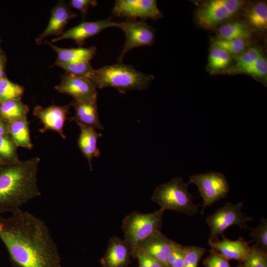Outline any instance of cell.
Returning a JSON list of instances; mask_svg holds the SVG:
<instances>
[{"label": "cell", "instance_id": "1", "mask_svg": "<svg viewBox=\"0 0 267 267\" xmlns=\"http://www.w3.org/2000/svg\"><path fill=\"white\" fill-rule=\"evenodd\" d=\"M0 239L14 267H62L57 247L44 221L21 209L0 215Z\"/></svg>", "mask_w": 267, "mask_h": 267}, {"label": "cell", "instance_id": "2", "mask_svg": "<svg viewBox=\"0 0 267 267\" xmlns=\"http://www.w3.org/2000/svg\"><path fill=\"white\" fill-rule=\"evenodd\" d=\"M40 159L0 166V215L21 209L24 204L41 195L37 175Z\"/></svg>", "mask_w": 267, "mask_h": 267}, {"label": "cell", "instance_id": "3", "mask_svg": "<svg viewBox=\"0 0 267 267\" xmlns=\"http://www.w3.org/2000/svg\"><path fill=\"white\" fill-rule=\"evenodd\" d=\"M154 79L151 74L140 72L129 65L117 63L94 70L89 80L97 89L113 88L125 93L131 90L145 89Z\"/></svg>", "mask_w": 267, "mask_h": 267}, {"label": "cell", "instance_id": "4", "mask_svg": "<svg viewBox=\"0 0 267 267\" xmlns=\"http://www.w3.org/2000/svg\"><path fill=\"white\" fill-rule=\"evenodd\" d=\"M188 184L181 177L175 178L158 186L153 191L151 199L164 211L172 210L193 216L197 213L198 208L188 190Z\"/></svg>", "mask_w": 267, "mask_h": 267}, {"label": "cell", "instance_id": "5", "mask_svg": "<svg viewBox=\"0 0 267 267\" xmlns=\"http://www.w3.org/2000/svg\"><path fill=\"white\" fill-rule=\"evenodd\" d=\"M164 211L154 212H133L124 219L122 228L124 240L129 245L133 256L139 246L155 233L161 231Z\"/></svg>", "mask_w": 267, "mask_h": 267}, {"label": "cell", "instance_id": "6", "mask_svg": "<svg viewBox=\"0 0 267 267\" xmlns=\"http://www.w3.org/2000/svg\"><path fill=\"white\" fill-rule=\"evenodd\" d=\"M244 4V1L240 0L206 1L195 11L196 22L204 29L215 28L236 15Z\"/></svg>", "mask_w": 267, "mask_h": 267}, {"label": "cell", "instance_id": "7", "mask_svg": "<svg viewBox=\"0 0 267 267\" xmlns=\"http://www.w3.org/2000/svg\"><path fill=\"white\" fill-rule=\"evenodd\" d=\"M243 203L232 204L226 202L222 207L217 210L206 220L210 229L209 241L218 239L219 235H222L223 231L232 225L241 228H249L248 222L253 219L244 215L242 212Z\"/></svg>", "mask_w": 267, "mask_h": 267}, {"label": "cell", "instance_id": "8", "mask_svg": "<svg viewBox=\"0 0 267 267\" xmlns=\"http://www.w3.org/2000/svg\"><path fill=\"white\" fill-rule=\"evenodd\" d=\"M188 183L194 184L199 190L203 201L202 214L207 207L225 198L229 190L225 176L219 172L193 175L190 177Z\"/></svg>", "mask_w": 267, "mask_h": 267}, {"label": "cell", "instance_id": "9", "mask_svg": "<svg viewBox=\"0 0 267 267\" xmlns=\"http://www.w3.org/2000/svg\"><path fill=\"white\" fill-rule=\"evenodd\" d=\"M118 28L125 35V43L118 57L121 62L125 55L132 49L143 46H151L154 41L155 30L150 25L142 21L127 19L119 23Z\"/></svg>", "mask_w": 267, "mask_h": 267}, {"label": "cell", "instance_id": "10", "mask_svg": "<svg viewBox=\"0 0 267 267\" xmlns=\"http://www.w3.org/2000/svg\"><path fill=\"white\" fill-rule=\"evenodd\" d=\"M112 13L127 19L140 18L157 20L163 16L155 0H117Z\"/></svg>", "mask_w": 267, "mask_h": 267}, {"label": "cell", "instance_id": "11", "mask_svg": "<svg viewBox=\"0 0 267 267\" xmlns=\"http://www.w3.org/2000/svg\"><path fill=\"white\" fill-rule=\"evenodd\" d=\"M55 89L79 102H97L96 87L91 81L82 77L66 73Z\"/></svg>", "mask_w": 267, "mask_h": 267}, {"label": "cell", "instance_id": "12", "mask_svg": "<svg viewBox=\"0 0 267 267\" xmlns=\"http://www.w3.org/2000/svg\"><path fill=\"white\" fill-rule=\"evenodd\" d=\"M71 105L57 106L52 105L45 108L40 105L36 106L33 110V115L37 117L43 125L40 129L41 133L48 130L58 133L63 139L66 136L63 132V128L68 119Z\"/></svg>", "mask_w": 267, "mask_h": 267}, {"label": "cell", "instance_id": "13", "mask_svg": "<svg viewBox=\"0 0 267 267\" xmlns=\"http://www.w3.org/2000/svg\"><path fill=\"white\" fill-rule=\"evenodd\" d=\"M119 22L109 19L95 21L84 22L64 32L60 36L52 39V42H56L64 39L74 40L78 45L82 46L85 40L98 34L103 30L110 27H118Z\"/></svg>", "mask_w": 267, "mask_h": 267}, {"label": "cell", "instance_id": "14", "mask_svg": "<svg viewBox=\"0 0 267 267\" xmlns=\"http://www.w3.org/2000/svg\"><path fill=\"white\" fill-rule=\"evenodd\" d=\"M77 16V14L70 9L64 1H59L51 9L50 18L47 27L36 38V43L42 44L44 39L50 36H61L64 33V28L68 22Z\"/></svg>", "mask_w": 267, "mask_h": 267}, {"label": "cell", "instance_id": "15", "mask_svg": "<svg viewBox=\"0 0 267 267\" xmlns=\"http://www.w3.org/2000/svg\"><path fill=\"white\" fill-rule=\"evenodd\" d=\"M132 258L131 251L127 242L124 239L114 236L109 240L100 262L102 267H127Z\"/></svg>", "mask_w": 267, "mask_h": 267}, {"label": "cell", "instance_id": "16", "mask_svg": "<svg viewBox=\"0 0 267 267\" xmlns=\"http://www.w3.org/2000/svg\"><path fill=\"white\" fill-rule=\"evenodd\" d=\"M174 242L159 231L144 241L135 252L139 251L144 252L166 267L167 260L172 251Z\"/></svg>", "mask_w": 267, "mask_h": 267}, {"label": "cell", "instance_id": "17", "mask_svg": "<svg viewBox=\"0 0 267 267\" xmlns=\"http://www.w3.org/2000/svg\"><path fill=\"white\" fill-rule=\"evenodd\" d=\"M212 248L214 249L227 260H236L243 262L250 249L248 243L242 237L236 240H231L223 237L209 241Z\"/></svg>", "mask_w": 267, "mask_h": 267}, {"label": "cell", "instance_id": "18", "mask_svg": "<svg viewBox=\"0 0 267 267\" xmlns=\"http://www.w3.org/2000/svg\"><path fill=\"white\" fill-rule=\"evenodd\" d=\"M70 105L75 110V115L70 118L71 121L95 130H104L99 118L97 102H84L73 100Z\"/></svg>", "mask_w": 267, "mask_h": 267}, {"label": "cell", "instance_id": "19", "mask_svg": "<svg viewBox=\"0 0 267 267\" xmlns=\"http://www.w3.org/2000/svg\"><path fill=\"white\" fill-rule=\"evenodd\" d=\"M78 125L80 129V133L78 139V146L87 159L90 169L92 171V159L100 155V152L97 147V141L98 138L102 136V134L97 133L92 128L81 124Z\"/></svg>", "mask_w": 267, "mask_h": 267}, {"label": "cell", "instance_id": "20", "mask_svg": "<svg viewBox=\"0 0 267 267\" xmlns=\"http://www.w3.org/2000/svg\"><path fill=\"white\" fill-rule=\"evenodd\" d=\"M48 44L57 53V57L54 65L61 63H71L82 61H90L95 55L97 48L92 46L89 47L61 48L51 43Z\"/></svg>", "mask_w": 267, "mask_h": 267}, {"label": "cell", "instance_id": "21", "mask_svg": "<svg viewBox=\"0 0 267 267\" xmlns=\"http://www.w3.org/2000/svg\"><path fill=\"white\" fill-rule=\"evenodd\" d=\"M8 125V134L18 147L29 150L33 148L27 117L10 122Z\"/></svg>", "mask_w": 267, "mask_h": 267}, {"label": "cell", "instance_id": "22", "mask_svg": "<svg viewBox=\"0 0 267 267\" xmlns=\"http://www.w3.org/2000/svg\"><path fill=\"white\" fill-rule=\"evenodd\" d=\"M252 33L249 27L240 21L224 23L217 31V39L228 40L241 39L249 40Z\"/></svg>", "mask_w": 267, "mask_h": 267}, {"label": "cell", "instance_id": "23", "mask_svg": "<svg viewBox=\"0 0 267 267\" xmlns=\"http://www.w3.org/2000/svg\"><path fill=\"white\" fill-rule=\"evenodd\" d=\"M29 111L28 106L21 100H11L0 104V118L8 123L27 117Z\"/></svg>", "mask_w": 267, "mask_h": 267}, {"label": "cell", "instance_id": "24", "mask_svg": "<svg viewBox=\"0 0 267 267\" xmlns=\"http://www.w3.org/2000/svg\"><path fill=\"white\" fill-rule=\"evenodd\" d=\"M245 17L250 26L256 30L265 31L267 29V5L263 1L254 3L248 7Z\"/></svg>", "mask_w": 267, "mask_h": 267}, {"label": "cell", "instance_id": "25", "mask_svg": "<svg viewBox=\"0 0 267 267\" xmlns=\"http://www.w3.org/2000/svg\"><path fill=\"white\" fill-rule=\"evenodd\" d=\"M232 62L231 56L223 49L213 45L208 57L207 68L211 73L224 71Z\"/></svg>", "mask_w": 267, "mask_h": 267}, {"label": "cell", "instance_id": "26", "mask_svg": "<svg viewBox=\"0 0 267 267\" xmlns=\"http://www.w3.org/2000/svg\"><path fill=\"white\" fill-rule=\"evenodd\" d=\"M17 148L9 134L0 136V166L11 165L20 161Z\"/></svg>", "mask_w": 267, "mask_h": 267}, {"label": "cell", "instance_id": "27", "mask_svg": "<svg viewBox=\"0 0 267 267\" xmlns=\"http://www.w3.org/2000/svg\"><path fill=\"white\" fill-rule=\"evenodd\" d=\"M23 93L22 86L11 82L6 77L0 79V104L11 100H21Z\"/></svg>", "mask_w": 267, "mask_h": 267}, {"label": "cell", "instance_id": "28", "mask_svg": "<svg viewBox=\"0 0 267 267\" xmlns=\"http://www.w3.org/2000/svg\"><path fill=\"white\" fill-rule=\"evenodd\" d=\"M263 56L261 49L257 46L248 47L242 53L235 56V64L231 72L238 73L241 69L251 65Z\"/></svg>", "mask_w": 267, "mask_h": 267}, {"label": "cell", "instance_id": "29", "mask_svg": "<svg viewBox=\"0 0 267 267\" xmlns=\"http://www.w3.org/2000/svg\"><path fill=\"white\" fill-rule=\"evenodd\" d=\"M243 265L244 267H267V256L265 250L257 244L250 247Z\"/></svg>", "mask_w": 267, "mask_h": 267}, {"label": "cell", "instance_id": "30", "mask_svg": "<svg viewBox=\"0 0 267 267\" xmlns=\"http://www.w3.org/2000/svg\"><path fill=\"white\" fill-rule=\"evenodd\" d=\"M248 40L237 39L228 40H216L213 42L214 46L220 47L230 55L235 56L244 51L248 46Z\"/></svg>", "mask_w": 267, "mask_h": 267}, {"label": "cell", "instance_id": "31", "mask_svg": "<svg viewBox=\"0 0 267 267\" xmlns=\"http://www.w3.org/2000/svg\"><path fill=\"white\" fill-rule=\"evenodd\" d=\"M56 66L62 68L66 73L89 79L94 69L90 61H82L71 63H61Z\"/></svg>", "mask_w": 267, "mask_h": 267}, {"label": "cell", "instance_id": "32", "mask_svg": "<svg viewBox=\"0 0 267 267\" xmlns=\"http://www.w3.org/2000/svg\"><path fill=\"white\" fill-rule=\"evenodd\" d=\"M238 73L247 74L257 79H265L267 75V59L264 55Z\"/></svg>", "mask_w": 267, "mask_h": 267}, {"label": "cell", "instance_id": "33", "mask_svg": "<svg viewBox=\"0 0 267 267\" xmlns=\"http://www.w3.org/2000/svg\"><path fill=\"white\" fill-rule=\"evenodd\" d=\"M205 252V248L197 246H184L183 267H198Z\"/></svg>", "mask_w": 267, "mask_h": 267}, {"label": "cell", "instance_id": "34", "mask_svg": "<svg viewBox=\"0 0 267 267\" xmlns=\"http://www.w3.org/2000/svg\"><path fill=\"white\" fill-rule=\"evenodd\" d=\"M250 235L265 251L267 249V221L262 218L260 223L255 228L252 229Z\"/></svg>", "mask_w": 267, "mask_h": 267}, {"label": "cell", "instance_id": "35", "mask_svg": "<svg viewBox=\"0 0 267 267\" xmlns=\"http://www.w3.org/2000/svg\"><path fill=\"white\" fill-rule=\"evenodd\" d=\"M184 246L174 242L172 251L169 256L166 267H183Z\"/></svg>", "mask_w": 267, "mask_h": 267}, {"label": "cell", "instance_id": "36", "mask_svg": "<svg viewBox=\"0 0 267 267\" xmlns=\"http://www.w3.org/2000/svg\"><path fill=\"white\" fill-rule=\"evenodd\" d=\"M205 267H231L226 258L214 249L210 250V254L204 260Z\"/></svg>", "mask_w": 267, "mask_h": 267}, {"label": "cell", "instance_id": "37", "mask_svg": "<svg viewBox=\"0 0 267 267\" xmlns=\"http://www.w3.org/2000/svg\"><path fill=\"white\" fill-rule=\"evenodd\" d=\"M133 258L138 260V267H165L157 260L142 251L136 252Z\"/></svg>", "mask_w": 267, "mask_h": 267}, {"label": "cell", "instance_id": "38", "mask_svg": "<svg viewBox=\"0 0 267 267\" xmlns=\"http://www.w3.org/2000/svg\"><path fill=\"white\" fill-rule=\"evenodd\" d=\"M97 4V1L96 0H71L69 2L70 6L81 12L83 18L86 17L89 8Z\"/></svg>", "mask_w": 267, "mask_h": 267}, {"label": "cell", "instance_id": "39", "mask_svg": "<svg viewBox=\"0 0 267 267\" xmlns=\"http://www.w3.org/2000/svg\"><path fill=\"white\" fill-rule=\"evenodd\" d=\"M6 64V55L0 46V79L6 77L5 75Z\"/></svg>", "mask_w": 267, "mask_h": 267}, {"label": "cell", "instance_id": "40", "mask_svg": "<svg viewBox=\"0 0 267 267\" xmlns=\"http://www.w3.org/2000/svg\"><path fill=\"white\" fill-rule=\"evenodd\" d=\"M8 123L0 118V136L8 134Z\"/></svg>", "mask_w": 267, "mask_h": 267}, {"label": "cell", "instance_id": "41", "mask_svg": "<svg viewBox=\"0 0 267 267\" xmlns=\"http://www.w3.org/2000/svg\"><path fill=\"white\" fill-rule=\"evenodd\" d=\"M236 267H244V265H243V264H240L238 266H237Z\"/></svg>", "mask_w": 267, "mask_h": 267}, {"label": "cell", "instance_id": "42", "mask_svg": "<svg viewBox=\"0 0 267 267\" xmlns=\"http://www.w3.org/2000/svg\"></svg>", "mask_w": 267, "mask_h": 267}, {"label": "cell", "instance_id": "43", "mask_svg": "<svg viewBox=\"0 0 267 267\" xmlns=\"http://www.w3.org/2000/svg\"></svg>", "mask_w": 267, "mask_h": 267}]
</instances>
